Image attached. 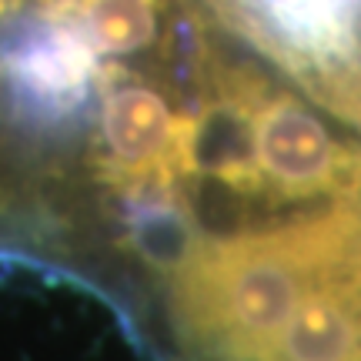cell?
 <instances>
[{"mask_svg": "<svg viewBox=\"0 0 361 361\" xmlns=\"http://www.w3.org/2000/svg\"><path fill=\"white\" fill-rule=\"evenodd\" d=\"M197 164L258 211L361 204V141L338 134L308 94L247 61L201 51Z\"/></svg>", "mask_w": 361, "mask_h": 361, "instance_id": "obj_1", "label": "cell"}, {"mask_svg": "<svg viewBox=\"0 0 361 361\" xmlns=\"http://www.w3.org/2000/svg\"><path fill=\"white\" fill-rule=\"evenodd\" d=\"M301 94L361 130V0H204Z\"/></svg>", "mask_w": 361, "mask_h": 361, "instance_id": "obj_4", "label": "cell"}, {"mask_svg": "<svg viewBox=\"0 0 361 361\" xmlns=\"http://www.w3.org/2000/svg\"><path fill=\"white\" fill-rule=\"evenodd\" d=\"M90 171L111 191L178 207L201 178L197 111L178 104V84L161 87L144 74L104 61L94 97Z\"/></svg>", "mask_w": 361, "mask_h": 361, "instance_id": "obj_3", "label": "cell"}, {"mask_svg": "<svg viewBox=\"0 0 361 361\" xmlns=\"http://www.w3.org/2000/svg\"><path fill=\"white\" fill-rule=\"evenodd\" d=\"M264 361H361V224L301 298Z\"/></svg>", "mask_w": 361, "mask_h": 361, "instance_id": "obj_5", "label": "cell"}, {"mask_svg": "<svg viewBox=\"0 0 361 361\" xmlns=\"http://www.w3.org/2000/svg\"><path fill=\"white\" fill-rule=\"evenodd\" d=\"M361 224V204L204 238L171 281L174 331L197 361H264L301 298Z\"/></svg>", "mask_w": 361, "mask_h": 361, "instance_id": "obj_2", "label": "cell"}]
</instances>
